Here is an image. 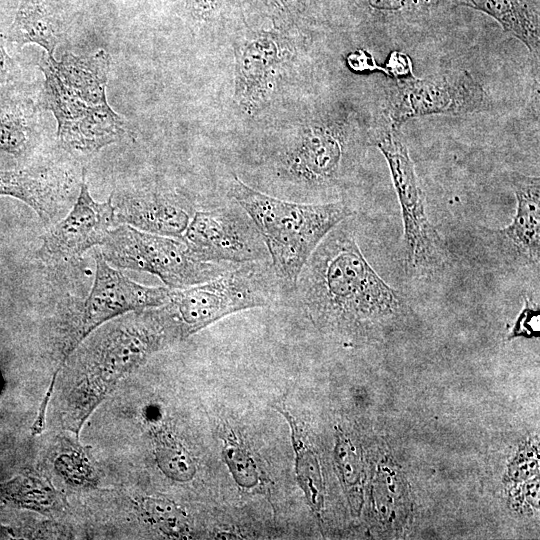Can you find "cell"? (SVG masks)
I'll list each match as a JSON object with an SVG mask.
<instances>
[{
	"mask_svg": "<svg viewBox=\"0 0 540 540\" xmlns=\"http://www.w3.org/2000/svg\"><path fill=\"white\" fill-rule=\"evenodd\" d=\"M111 197L116 222L161 236L180 239L195 212L187 198L171 191L143 189Z\"/></svg>",
	"mask_w": 540,
	"mask_h": 540,
	"instance_id": "obj_14",
	"label": "cell"
},
{
	"mask_svg": "<svg viewBox=\"0 0 540 540\" xmlns=\"http://www.w3.org/2000/svg\"><path fill=\"white\" fill-rule=\"evenodd\" d=\"M281 412L288 419L292 429L299 484L312 509L320 511L323 505V482L317 456L296 419L287 411L281 410Z\"/></svg>",
	"mask_w": 540,
	"mask_h": 540,
	"instance_id": "obj_21",
	"label": "cell"
},
{
	"mask_svg": "<svg viewBox=\"0 0 540 540\" xmlns=\"http://www.w3.org/2000/svg\"><path fill=\"white\" fill-rule=\"evenodd\" d=\"M375 145L387 161L401 208L406 271L418 277L432 276L447 266L450 253L428 218L425 193L399 127L384 129Z\"/></svg>",
	"mask_w": 540,
	"mask_h": 540,
	"instance_id": "obj_6",
	"label": "cell"
},
{
	"mask_svg": "<svg viewBox=\"0 0 540 540\" xmlns=\"http://www.w3.org/2000/svg\"><path fill=\"white\" fill-rule=\"evenodd\" d=\"M156 456L161 469L179 481L190 479L195 467L183 446L170 435H160L156 441Z\"/></svg>",
	"mask_w": 540,
	"mask_h": 540,
	"instance_id": "obj_23",
	"label": "cell"
},
{
	"mask_svg": "<svg viewBox=\"0 0 540 540\" xmlns=\"http://www.w3.org/2000/svg\"><path fill=\"white\" fill-rule=\"evenodd\" d=\"M346 63L349 68L355 72H365L380 70L383 71V67L379 66L372 54L366 50L358 49L349 53L346 57Z\"/></svg>",
	"mask_w": 540,
	"mask_h": 540,
	"instance_id": "obj_28",
	"label": "cell"
},
{
	"mask_svg": "<svg viewBox=\"0 0 540 540\" xmlns=\"http://www.w3.org/2000/svg\"><path fill=\"white\" fill-rule=\"evenodd\" d=\"M180 239L194 258L204 262L270 260L255 223L233 199L226 206L195 211Z\"/></svg>",
	"mask_w": 540,
	"mask_h": 540,
	"instance_id": "obj_10",
	"label": "cell"
},
{
	"mask_svg": "<svg viewBox=\"0 0 540 540\" xmlns=\"http://www.w3.org/2000/svg\"><path fill=\"white\" fill-rule=\"evenodd\" d=\"M224 455L236 481L244 487H252L258 482L257 467L253 458L239 445L229 443Z\"/></svg>",
	"mask_w": 540,
	"mask_h": 540,
	"instance_id": "obj_25",
	"label": "cell"
},
{
	"mask_svg": "<svg viewBox=\"0 0 540 540\" xmlns=\"http://www.w3.org/2000/svg\"><path fill=\"white\" fill-rule=\"evenodd\" d=\"M72 178L51 166L0 170V195H9L28 204L44 221H51L67 202Z\"/></svg>",
	"mask_w": 540,
	"mask_h": 540,
	"instance_id": "obj_15",
	"label": "cell"
},
{
	"mask_svg": "<svg viewBox=\"0 0 540 540\" xmlns=\"http://www.w3.org/2000/svg\"><path fill=\"white\" fill-rule=\"evenodd\" d=\"M416 0H368V4L379 11H402L416 5Z\"/></svg>",
	"mask_w": 540,
	"mask_h": 540,
	"instance_id": "obj_31",
	"label": "cell"
},
{
	"mask_svg": "<svg viewBox=\"0 0 540 540\" xmlns=\"http://www.w3.org/2000/svg\"><path fill=\"white\" fill-rule=\"evenodd\" d=\"M62 28L60 15L51 0H21L9 29L8 40L19 46L39 45L48 56L53 57Z\"/></svg>",
	"mask_w": 540,
	"mask_h": 540,
	"instance_id": "obj_17",
	"label": "cell"
},
{
	"mask_svg": "<svg viewBox=\"0 0 540 540\" xmlns=\"http://www.w3.org/2000/svg\"><path fill=\"white\" fill-rule=\"evenodd\" d=\"M0 491L5 499L42 513L58 512L65 505L63 496L49 479L35 471L23 472L3 484Z\"/></svg>",
	"mask_w": 540,
	"mask_h": 540,
	"instance_id": "obj_19",
	"label": "cell"
},
{
	"mask_svg": "<svg viewBox=\"0 0 540 540\" xmlns=\"http://www.w3.org/2000/svg\"><path fill=\"white\" fill-rule=\"evenodd\" d=\"M337 458L342 471L343 479L348 486H354L359 480L358 461L353 447L345 439L337 443Z\"/></svg>",
	"mask_w": 540,
	"mask_h": 540,
	"instance_id": "obj_26",
	"label": "cell"
},
{
	"mask_svg": "<svg viewBox=\"0 0 540 540\" xmlns=\"http://www.w3.org/2000/svg\"><path fill=\"white\" fill-rule=\"evenodd\" d=\"M517 205L512 222L502 228L481 227L483 246L504 268H538L540 261V179L518 172L509 175Z\"/></svg>",
	"mask_w": 540,
	"mask_h": 540,
	"instance_id": "obj_12",
	"label": "cell"
},
{
	"mask_svg": "<svg viewBox=\"0 0 540 540\" xmlns=\"http://www.w3.org/2000/svg\"><path fill=\"white\" fill-rule=\"evenodd\" d=\"M351 217L336 225L309 256L294 294L320 329L369 340L409 317L412 309L365 258Z\"/></svg>",
	"mask_w": 540,
	"mask_h": 540,
	"instance_id": "obj_1",
	"label": "cell"
},
{
	"mask_svg": "<svg viewBox=\"0 0 540 540\" xmlns=\"http://www.w3.org/2000/svg\"><path fill=\"white\" fill-rule=\"evenodd\" d=\"M96 273L84 300L67 307L61 327V354L67 357L95 328L127 312L159 307L169 299L170 288L136 283L95 253Z\"/></svg>",
	"mask_w": 540,
	"mask_h": 540,
	"instance_id": "obj_8",
	"label": "cell"
},
{
	"mask_svg": "<svg viewBox=\"0 0 540 540\" xmlns=\"http://www.w3.org/2000/svg\"><path fill=\"white\" fill-rule=\"evenodd\" d=\"M170 342L158 307H153L120 315L78 345L73 357L75 385L66 405L67 427L78 432L120 380Z\"/></svg>",
	"mask_w": 540,
	"mask_h": 540,
	"instance_id": "obj_3",
	"label": "cell"
},
{
	"mask_svg": "<svg viewBox=\"0 0 540 540\" xmlns=\"http://www.w3.org/2000/svg\"><path fill=\"white\" fill-rule=\"evenodd\" d=\"M383 72L395 78L413 76L410 57L403 52H391L386 64L383 66Z\"/></svg>",
	"mask_w": 540,
	"mask_h": 540,
	"instance_id": "obj_27",
	"label": "cell"
},
{
	"mask_svg": "<svg viewBox=\"0 0 540 540\" xmlns=\"http://www.w3.org/2000/svg\"><path fill=\"white\" fill-rule=\"evenodd\" d=\"M54 465L67 482L76 486H92L97 482V474L91 458L77 443L69 441L61 444Z\"/></svg>",
	"mask_w": 540,
	"mask_h": 540,
	"instance_id": "obj_22",
	"label": "cell"
},
{
	"mask_svg": "<svg viewBox=\"0 0 540 540\" xmlns=\"http://www.w3.org/2000/svg\"><path fill=\"white\" fill-rule=\"evenodd\" d=\"M16 73V65L9 56L3 37L0 35V85L10 82Z\"/></svg>",
	"mask_w": 540,
	"mask_h": 540,
	"instance_id": "obj_30",
	"label": "cell"
},
{
	"mask_svg": "<svg viewBox=\"0 0 540 540\" xmlns=\"http://www.w3.org/2000/svg\"><path fill=\"white\" fill-rule=\"evenodd\" d=\"M487 103L482 86L466 71L427 78L401 79L389 95L387 112L392 126L408 119L479 111Z\"/></svg>",
	"mask_w": 540,
	"mask_h": 540,
	"instance_id": "obj_11",
	"label": "cell"
},
{
	"mask_svg": "<svg viewBox=\"0 0 540 540\" xmlns=\"http://www.w3.org/2000/svg\"><path fill=\"white\" fill-rule=\"evenodd\" d=\"M461 4L493 17L502 28L522 41L533 52H539L538 21L521 0H458Z\"/></svg>",
	"mask_w": 540,
	"mask_h": 540,
	"instance_id": "obj_18",
	"label": "cell"
},
{
	"mask_svg": "<svg viewBox=\"0 0 540 540\" xmlns=\"http://www.w3.org/2000/svg\"><path fill=\"white\" fill-rule=\"evenodd\" d=\"M224 0H186V6L191 16L204 21L210 19L222 6Z\"/></svg>",
	"mask_w": 540,
	"mask_h": 540,
	"instance_id": "obj_29",
	"label": "cell"
},
{
	"mask_svg": "<svg viewBox=\"0 0 540 540\" xmlns=\"http://www.w3.org/2000/svg\"><path fill=\"white\" fill-rule=\"evenodd\" d=\"M142 510L155 526L165 534L181 536L187 531L184 513L171 501L158 498H145Z\"/></svg>",
	"mask_w": 540,
	"mask_h": 540,
	"instance_id": "obj_24",
	"label": "cell"
},
{
	"mask_svg": "<svg viewBox=\"0 0 540 540\" xmlns=\"http://www.w3.org/2000/svg\"><path fill=\"white\" fill-rule=\"evenodd\" d=\"M115 223L112 197L105 202L95 201L83 175L72 210L44 235L40 256L48 262L75 258L94 245H101Z\"/></svg>",
	"mask_w": 540,
	"mask_h": 540,
	"instance_id": "obj_13",
	"label": "cell"
},
{
	"mask_svg": "<svg viewBox=\"0 0 540 540\" xmlns=\"http://www.w3.org/2000/svg\"><path fill=\"white\" fill-rule=\"evenodd\" d=\"M100 246V254L111 266L151 273L170 289L207 282L238 265L197 260L181 239L127 224L111 229Z\"/></svg>",
	"mask_w": 540,
	"mask_h": 540,
	"instance_id": "obj_7",
	"label": "cell"
},
{
	"mask_svg": "<svg viewBox=\"0 0 540 540\" xmlns=\"http://www.w3.org/2000/svg\"><path fill=\"white\" fill-rule=\"evenodd\" d=\"M270 35H262L247 43L239 62L241 102L254 110L268 95L279 64V49Z\"/></svg>",
	"mask_w": 540,
	"mask_h": 540,
	"instance_id": "obj_16",
	"label": "cell"
},
{
	"mask_svg": "<svg viewBox=\"0 0 540 540\" xmlns=\"http://www.w3.org/2000/svg\"><path fill=\"white\" fill-rule=\"evenodd\" d=\"M361 151L337 126H310L280 155L278 172L310 191L336 189L352 175Z\"/></svg>",
	"mask_w": 540,
	"mask_h": 540,
	"instance_id": "obj_9",
	"label": "cell"
},
{
	"mask_svg": "<svg viewBox=\"0 0 540 540\" xmlns=\"http://www.w3.org/2000/svg\"><path fill=\"white\" fill-rule=\"evenodd\" d=\"M229 194L251 217L267 247L273 269L288 294L309 256L340 222L353 215L344 201L303 203L253 189L239 178Z\"/></svg>",
	"mask_w": 540,
	"mask_h": 540,
	"instance_id": "obj_4",
	"label": "cell"
},
{
	"mask_svg": "<svg viewBox=\"0 0 540 540\" xmlns=\"http://www.w3.org/2000/svg\"><path fill=\"white\" fill-rule=\"evenodd\" d=\"M37 126V110L32 104L0 107V152L14 156L27 153L36 140Z\"/></svg>",
	"mask_w": 540,
	"mask_h": 540,
	"instance_id": "obj_20",
	"label": "cell"
},
{
	"mask_svg": "<svg viewBox=\"0 0 540 540\" xmlns=\"http://www.w3.org/2000/svg\"><path fill=\"white\" fill-rule=\"evenodd\" d=\"M111 56L99 49L88 56L65 53L59 61L42 55L44 102L57 121L60 145L93 154L126 134V121L108 104Z\"/></svg>",
	"mask_w": 540,
	"mask_h": 540,
	"instance_id": "obj_2",
	"label": "cell"
},
{
	"mask_svg": "<svg viewBox=\"0 0 540 540\" xmlns=\"http://www.w3.org/2000/svg\"><path fill=\"white\" fill-rule=\"evenodd\" d=\"M287 294L270 260L255 261L207 282L171 289L168 301L158 308L175 341L235 312L271 306Z\"/></svg>",
	"mask_w": 540,
	"mask_h": 540,
	"instance_id": "obj_5",
	"label": "cell"
}]
</instances>
